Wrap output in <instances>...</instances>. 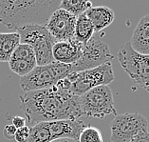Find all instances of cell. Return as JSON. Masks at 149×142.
Returning <instances> with one entry per match:
<instances>
[{"mask_svg":"<svg viewBox=\"0 0 149 142\" xmlns=\"http://www.w3.org/2000/svg\"><path fill=\"white\" fill-rule=\"evenodd\" d=\"M20 109L31 127L41 122L75 120L83 116L80 97L56 85L20 96Z\"/></svg>","mask_w":149,"mask_h":142,"instance_id":"cell-1","label":"cell"},{"mask_svg":"<svg viewBox=\"0 0 149 142\" xmlns=\"http://www.w3.org/2000/svg\"><path fill=\"white\" fill-rule=\"evenodd\" d=\"M59 5L57 0H0V23L14 31L29 25L45 26Z\"/></svg>","mask_w":149,"mask_h":142,"instance_id":"cell-2","label":"cell"},{"mask_svg":"<svg viewBox=\"0 0 149 142\" xmlns=\"http://www.w3.org/2000/svg\"><path fill=\"white\" fill-rule=\"evenodd\" d=\"M115 78L111 62L83 72H72L56 86L76 96H81L98 86H108Z\"/></svg>","mask_w":149,"mask_h":142,"instance_id":"cell-3","label":"cell"},{"mask_svg":"<svg viewBox=\"0 0 149 142\" xmlns=\"http://www.w3.org/2000/svg\"><path fill=\"white\" fill-rule=\"evenodd\" d=\"M70 72V65L54 61L44 66H36L31 72L20 77L19 84L25 93L45 90L54 87Z\"/></svg>","mask_w":149,"mask_h":142,"instance_id":"cell-4","label":"cell"},{"mask_svg":"<svg viewBox=\"0 0 149 142\" xmlns=\"http://www.w3.org/2000/svg\"><path fill=\"white\" fill-rule=\"evenodd\" d=\"M16 32L20 35V43L31 46L33 50L37 66L54 62L52 48L57 41L45 26L29 25L18 29Z\"/></svg>","mask_w":149,"mask_h":142,"instance_id":"cell-5","label":"cell"},{"mask_svg":"<svg viewBox=\"0 0 149 142\" xmlns=\"http://www.w3.org/2000/svg\"><path fill=\"white\" fill-rule=\"evenodd\" d=\"M118 59L133 82L149 93V54L135 52L126 42L119 50Z\"/></svg>","mask_w":149,"mask_h":142,"instance_id":"cell-6","label":"cell"},{"mask_svg":"<svg viewBox=\"0 0 149 142\" xmlns=\"http://www.w3.org/2000/svg\"><path fill=\"white\" fill-rule=\"evenodd\" d=\"M79 97L82 115L86 117L104 118L109 115H117L113 94L108 86L95 87Z\"/></svg>","mask_w":149,"mask_h":142,"instance_id":"cell-7","label":"cell"},{"mask_svg":"<svg viewBox=\"0 0 149 142\" xmlns=\"http://www.w3.org/2000/svg\"><path fill=\"white\" fill-rule=\"evenodd\" d=\"M147 129V119L138 112L117 115L110 123V139L112 142H129L138 134Z\"/></svg>","mask_w":149,"mask_h":142,"instance_id":"cell-8","label":"cell"},{"mask_svg":"<svg viewBox=\"0 0 149 142\" xmlns=\"http://www.w3.org/2000/svg\"><path fill=\"white\" fill-rule=\"evenodd\" d=\"M114 56L111 53L109 47L103 40L92 36L91 39L84 45L82 56L78 61L71 66L72 72H83L90 69H94L111 62Z\"/></svg>","mask_w":149,"mask_h":142,"instance_id":"cell-9","label":"cell"},{"mask_svg":"<svg viewBox=\"0 0 149 142\" xmlns=\"http://www.w3.org/2000/svg\"><path fill=\"white\" fill-rule=\"evenodd\" d=\"M76 18L66 11L58 8L50 14L45 27L56 41L73 39Z\"/></svg>","mask_w":149,"mask_h":142,"instance_id":"cell-10","label":"cell"},{"mask_svg":"<svg viewBox=\"0 0 149 142\" xmlns=\"http://www.w3.org/2000/svg\"><path fill=\"white\" fill-rule=\"evenodd\" d=\"M10 71L22 77L37 66L33 50L31 46L20 43L8 61Z\"/></svg>","mask_w":149,"mask_h":142,"instance_id":"cell-11","label":"cell"},{"mask_svg":"<svg viewBox=\"0 0 149 142\" xmlns=\"http://www.w3.org/2000/svg\"><path fill=\"white\" fill-rule=\"evenodd\" d=\"M84 45L73 39L57 41L52 48V56L55 62L72 65L80 59Z\"/></svg>","mask_w":149,"mask_h":142,"instance_id":"cell-12","label":"cell"},{"mask_svg":"<svg viewBox=\"0 0 149 142\" xmlns=\"http://www.w3.org/2000/svg\"><path fill=\"white\" fill-rule=\"evenodd\" d=\"M86 125L82 120H57V121L48 122V127L52 136V139L57 138H74L78 139L81 132Z\"/></svg>","mask_w":149,"mask_h":142,"instance_id":"cell-13","label":"cell"},{"mask_svg":"<svg viewBox=\"0 0 149 142\" xmlns=\"http://www.w3.org/2000/svg\"><path fill=\"white\" fill-rule=\"evenodd\" d=\"M132 49L141 54H149V14L138 23L129 41Z\"/></svg>","mask_w":149,"mask_h":142,"instance_id":"cell-14","label":"cell"},{"mask_svg":"<svg viewBox=\"0 0 149 142\" xmlns=\"http://www.w3.org/2000/svg\"><path fill=\"white\" fill-rule=\"evenodd\" d=\"M85 13L92 23L95 32L103 31L113 22L115 18L114 12L107 6L91 7Z\"/></svg>","mask_w":149,"mask_h":142,"instance_id":"cell-15","label":"cell"},{"mask_svg":"<svg viewBox=\"0 0 149 142\" xmlns=\"http://www.w3.org/2000/svg\"><path fill=\"white\" fill-rule=\"evenodd\" d=\"M19 44L20 35L17 32H0V62H8Z\"/></svg>","mask_w":149,"mask_h":142,"instance_id":"cell-16","label":"cell"},{"mask_svg":"<svg viewBox=\"0 0 149 142\" xmlns=\"http://www.w3.org/2000/svg\"><path fill=\"white\" fill-rule=\"evenodd\" d=\"M94 27L90 20L86 17V13H83L76 18L74 29V39L83 45H86L94 34Z\"/></svg>","mask_w":149,"mask_h":142,"instance_id":"cell-17","label":"cell"},{"mask_svg":"<svg viewBox=\"0 0 149 142\" xmlns=\"http://www.w3.org/2000/svg\"><path fill=\"white\" fill-rule=\"evenodd\" d=\"M91 7L92 3L86 0H63L60 1L59 9L66 11L75 17H78Z\"/></svg>","mask_w":149,"mask_h":142,"instance_id":"cell-18","label":"cell"},{"mask_svg":"<svg viewBox=\"0 0 149 142\" xmlns=\"http://www.w3.org/2000/svg\"><path fill=\"white\" fill-rule=\"evenodd\" d=\"M78 140L79 142H103V136L99 129L88 125L80 134Z\"/></svg>","mask_w":149,"mask_h":142,"instance_id":"cell-19","label":"cell"},{"mask_svg":"<svg viewBox=\"0 0 149 142\" xmlns=\"http://www.w3.org/2000/svg\"><path fill=\"white\" fill-rule=\"evenodd\" d=\"M30 136V127L25 126L23 128L17 129L14 134V140L16 142H27Z\"/></svg>","mask_w":149,"mask_h":142,"instance_id":"cell-20","label":"cell"},{"mask_svg":"<svg viewBox=\"0 0 149 142\" xmlns=\"http://www.w3.org/2000/svg\"><path fill=\"white\" fill-rule=\"evenodd\" d=\"M16 129L14 127L10 124V125H6L4 127V130H3V136L8 140H13L14 139V134H15Z\"/></svg>","mask_w":149,"mask_h":142,"instance_id":"cell-21","label":"cell"},{"mask_svg":"<svg viewBox=\"0 0 149 142\" xmlns=\"http://www.w3.org/2000/svg\"><path fill=\"white\" fill-rule=\"evenodd\" d=\"M26 119L22 116L20 115H15L13 116V119H12V125L15 128L16 130L17 129H20V128H23V127L26 126Z\"/></svg>","mask_w":149,"mask_h":142,"instance_id":"cell-22","label":"cell"},{"mask_svg":"<svg viewBox=\"0 0 149 142\" xmlns=\"http://www.w3.org/2000/svg\"><path fill=\"white\" fill-rule=\"evenodd\" d=\"M129 142H149V133L148 131L141 132L136 136H134Z\"/></svg>","mask_w":149,"mask_h":142,"instance_id":"cell-23","label":"cell"},{"mask_svg":"<svg viewBox=\"0 0 149 142\" xmlns=\"http://www.w3.org/2000/svg\"><path fill=\"white\" fill-rule=\"evenodd\" d=\"M50 142H79L78 139H74V138H57V139L52 140Z\"/></svg>","mask_w":149,"mask_h":142,"instance_id":"cell-24","label":"cell"}]
</instances>
